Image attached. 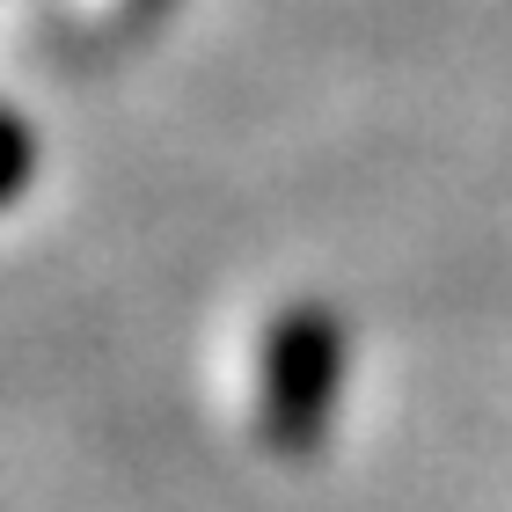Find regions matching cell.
I'll use <instances>...</instances> for the list:
<instances>
[{
	"instance_id": "cell-1",
	"label": "cell",
	"mask_w": 512,
	"mask_h": 512,
	"mask_svg": "<svg viewBox=\"0 0 512 512\" xmlns=\"http://www.w3.org/2000/svg\"><path fill=\"white\" fill-rule=\"evenodd\" d=\"M344 388V322L315 300H300L271 322L264 344V395H256V439L278 461H308L330 439Z\"/></svg>"
},
{
	"instance_id": "cell-2",
	"label": "cell",
	"mask_w": 512,
	"mask_h": 512,
	"mask_svg": "<svg viewBox=\"0 0 512 512\" xmlns=\"http://www.w3.org/2000/svg\"><path fill=\"white\" fill-rule=\"evenodd\" d=\"M30 169H37V139H30V125H22L15 110H0V205L22 198Z\"/></svg>"
}]
</instances>
